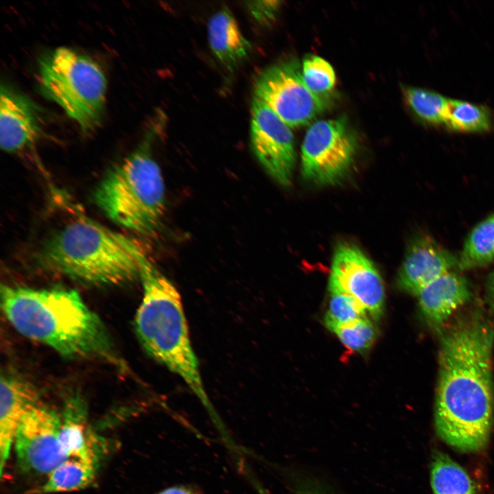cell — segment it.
<instances>
[{
    "instance_id": "484cf974",
    "label": "cell",
    "mask_w": 494,
    "mask_h": 494,
    "mask_svg": "<svg viewBox=\"0 0 494 494\" xmlns=\"http://www.w3.org/2000/svg\"><path fill=\"white\" fill-rule=\"evenodd\" d=\"M281 3L279 1H250L245 2V4L258 23L268 25L275 20Z\"/></svg>"
},
{
    "instance_id": "5b68a950",
    "label": "cell",
    "mask_w": 494,
    "mask_h": 494,
    "mask_svg": "<svg viewBox=\"0 0 494 494\" xmlns=\"http://www.w3.org/2000/svg\"><path fill=\"white\" fill-rule=\"evenodd\" d=\"M154 124L141 145L115 165L94 193L100 210L114 222L141 234L156 231L165 210L161 170L150 150Z\"/></svg>"
},
{
    "instance_id": "7c38bea8",
    "label": "cell",
    "mask_w": 494,
    "mask_h": 494,
    "mask_svg": "<svg viewBox=\"0 0 494 494\" xmlns=\"http://www.w3.org/2000/svg\"><path fill=\"white\" fill-rule=\"evenodd\" d=\"M0 97V146L8 153L31 148L42 133L38 106L27 95L1 83Z\"/></svg>"
},
{
    "instance_id": "ffe728a7",
    "label": "cell",
    "mask_w": 494,
    "mask_h": 494,
    "mask_svg": "<svg viewBox=\"0 0 494 494\" xmlns=\"http://www.w3.org/2000/svg\"><path fill=\"white\" fill-rule=\"evenodd\" d=\"M96 464L78 458H68L49 473L42 493L68 492L87 487L95 478Z\"/></svg>"
},
{
    "instance_id": "7a4b0ae2",
    "label": "cell",
    "mask_w": 494,
    "mask_h": 494,
    "mask_svg": "<svg viewBox=\"0 0 494 494\" xmlns=\"http://www.w3.org/2000/svg\"><path fill=\"white\" fill-rule=\"evenodd\" d=\"M1 303L10 323L26 338L67 357L117 364L107 329L78 292L2 285Z\"/></svg>"
},
{
    "instance_id": "6da1fadb",
    "label": "cell",
    "mask_w": 494,
    "mask_h": 494,
    "mask_svg": "<svg viewBox=\"0 0 494 494\" xmlns=\"http://www.w3.org/2000/svg\"><path fill=\"white\" fill-rule=\"evenodd\" d=\"M494 333L480 323L447 335L439 351L434 425L440 438L462 452L483 449L493 421Z\"/></svg>"
},
{
    "instance_id": "52a82bcc",
    "label": "cell",
    "mask_w": 494,
    "mask_h": 494,
    "mask_svg": "<svg viewBox=\"0 0 494 494\" xmlns=\"http://www.w3.org/2000/svg\"><path fill=\"white\" fill-rule=\"evenodd\" d=\"M357 139L345 117L320 120L307 130L301 148L303 177L318 185H333L349 172Z\"/></svg>"
},
{
    "instance_id": "603a6c76",
    "label": "cell",
    "mask_w": 494,
    "mask_h": 494,
    "mask_svg": "<svg viewBox=\"0 0 494 494\" xmlns=\"http://www.w3.org/2000/svg\"><path fill=\"white\" fill-rule=\"evenodd\" d=\"M330 297L324 316V324L330 331L333 328L367 318L364 308L351 296L336 290H329Z\"/></svg>"
},
{
    "instance_id": "44dd1931",
    "label": "cell",
    "mask_w": 494,
    "mask_h": 494,
    "mask_svg": "<svg viewBox=\"0 0 494 494\" xmlns=\"http://www.w3.org/2000/svg\"><path fill=\"white\" fill-rule=\"evenodd\" d=\"M494 259V214L476 226L469 235L458 265L462 269L484 266Z\"/></svg>"
},
{
    "instance_id": "7402d4cb",
    "label": "cell",
    "mask_w": 494,
    "mask_h": 494,
    "mask_svg": "<svg viewBox=\"0 0 494 494\" xmlns=\"http://www.w3.org/2000/svg\"><path fill=\"white\" fill-rule=\"evenodd\" d=\"M403 95L419 120L430 126H445L449 98L434 91L414 86L405 87Z\"/></svg>"
},
{
    "instance_id": "2e32d148",
    "label": "cell",
    "mask_w": 494,
    "mask_h": 494,
    "mask_svg": "<svg viewBox=\"0 0 494 494\" xmlns=\"http://www.w3.org/2000/svg\"><path fill=\"white\" fill-rule=\"evenodd\" d=\"M210 47L220 63L228 71L236 69L249 56L252 45L244 37L231 12L223 7L208 23Z\"/></svg>"
},
{
    "instance_id": "3957f363",
    "label": "cell",
    "mask_w": 494,
    "mask_h": 494,
    "mask_svg": "<svg viewBox=\"0 0 494 494\" xmlns=\"http://www.w3.org/2000/svg\"><path fill=\"white\" fill-rule=\"evenodd\" d=\"M143 298L134 318L137 338L148 354L184 380L209 410L179 292L148 259L139 255Z\"/></svg>"
},
{
    "instance_id": "d4e9b609",
    "label": "cell",
    "mask_w": 494,
    "mask_h": 494,
    "mask_svg": "<svg viewBox=\"0 0 494 494\" xmlns=\"http://www.w3.org/2000/svg\"><path fill=\"white\" fill-rule=\"evenodd\" d=\"M301 65L303 81L312 93L323 97L333 89L336 74L327 60L316 55H307Z\"/></svg>"
},
{
    "instance_id": "83f0119b",
    "label": "cell",
    "mask_w": 494,
    "mask_h": 494,
    "mask_svg": "<svg viewBox=\"0 0 494 494\" xmlns=\"http://www.w3.org/2000/svg\"><path fill=\"white\" fill-rule=\"evenodd\" d=\"M298 494H328L318 489L305 488L298 493Z\"/></svg>"
},
{
    "instance_id": "cb8c5ba5",
    "label": "cell",
    "mask_w": 494,
    "mask_h": 494,
    "mask_svg": "<svg viewBox=\"0 0 494 494\" xmlns=\"http://www.w3.org/2000/svg\"><path fill=\"white\" fill-rule=\"evenodd\" d=\"M334 333L342 344L351 351H367L376 340L377 332L373 322L362 318L333 328Z\"/></svg>"
},
{
    "instance_id": "5bb4252c",
    "label": "cell",
    "mask_w": 494,
    "mask_h": 494,
    "mask_svg": "<svg viewBox=\"0 0 494 494\" xmlns=\"http://www.w3.org/2000/svg\"><path fill=\"white\" fill-rule=\"evenodd\" d=\"M0 392V457L2 473L19 425L25 415L39 404V394L32 384L10 374L1 375Z\"/></svg>"
},
{
    "instance_id": "277c9868",
    "label": "cell",
    "mask_w": 494,
    "mask_h": 494,
    "mask_svg": "<svg viewBox=\"0 0 494 494\" xmlns=\"http://www.w3.org/2000/svg\"><path fill=\"white\" fill-rule=\"evenodd\" d=\"M142 251L129 238L80 216L51 236L40 252L47 266L93 285H117L139 278Z\"/></svg>"
},
{
    "instance_id": "4fadbf2b",
    "label": "cell",
    "mask_w": 494,
    "mask_h": 494,
    "mask_svg": "<svg viewBox=\"0 0 494 494\" xmlns=\"http://www.w3.org/2000/svg\"><path fill=\"white\" fill-rule=\"evenodd\" d=\"M456 263L450 253L428 237L416 239L409 247L397 275V285L417 296L427 285L451 272Z\"/></svg>"
},
{
    "instance_id": "d6986e66",
    "label": "cell",
    "mask_w": 494,
    "mask_h": 494,
    "mask_svg": "<svg viewBox=\"0 0 494 494\" xmlns=\"http://www.w3.org/2000/svg\"><path fill=\"white\" fill-rule=\"evenodd\" d=\"M444 126L457 132L488 131L494 126V117L486 106L449 98Z\"/></svg>"
},
{
    "instance_id": "30bf717a",
    "label": "cell",
    "mask_w": 494,
    "mask_h": 494,
    "mask_svg": "<svg viewBox=\"0 0 494 494\" xmlns=\"http://www.w3.org/2000/svg\"><path fill=\"white\" fill-rule=\"evenodd\" d=\"M250 143L268 174L279 184L289 185L296 162L294 134L289 126L255 97L251 108Z\"/></svg>"
},
{
    "instance_id": "e0dca14e",
    "label": "cell",
    "mask_w": 494,
    "mask_h": 494,
    "mask_svg": "<svg viewBox=\"0 0 494 494\" xmlns=\"http://www.w3.org/2000/svg\"><path fill=\"white\" fill-rule=\"evenodd\" d=\"M80 404L71 403L66 408L59 432L60 446L69 458L96 464L97 454L86 432Z\"/></svg>"
},
{
    "instance_id": "9c48e42d",
    "label": "cell",
    "mask_w": 494,
    "mask_h": 494,
    "mask_svg": "<svg viewBox=\"0 0 494 494\" xmlns=\"http://www.w3.org/2000/svg\"><path fill=\"white\" fill-rule=\"evenodd\" d=\"M61 424L56 412L40 403L25 415L14 441L23 471L49 474L68 459L59 441Z\"/></svg>"
},
{
    "instance_id": "4316f807",
    "label": "cell",
    "mask_w": 494,
    "mask_h": 494,
    "mask_svg": "<svg viewBox=\"0 0 494 494\" xmlns=\"http://www.w3.org/2000/svg\"><path fill=\"white\" fill-rule=\"evenodd\" d=\"M158 494H198L191 489L183 487V486H175L167 489Z\"/></svg>"
},
{
    "instance_id": "9a60e30c",
    "label": "cell",
    "mask_w": 494,
    "mask_h": 494,
    "mask_svg": "<svg viewBox=\"0 0 494 494\" xmlns=\"http://www.w3.org/2000/svg\"><path fill=\"white\" fill-rule=\"evenodd\" d=\"M466 281L449 272L425 286L417 294L424 316L434 324H442L469 297Z\"/></svg>"
},
{
    "instance_id": "ba28073f",
    "label": "cell",
    "mask_w": 494,
    "mask_h": 494,
    "mask_svg": "<svg viewBox=\"0 0 494 494\" xmlns=\"http://www.w3.org/2000/svg\"><path fill=\"white\" fill-rule=\"evenodd\" d=\"M254 97L264 102L290 128L309 124L326 108L323 97L305 85L297 59L277 62L258 76Z\"/></svg>"
},
{
    "instance_id": "8992f818",
    "label": "cell",
    "mask_w": 494,
    "mask_h": 494,
    "mask_svg": "<svg viewBox=\"0 0 494 494\" xmlns=\"http://www.w3.org/2000/svg\"><path fill=\"white\" fill-rule=\"evenodd\" d=\"M42 93L58 104L89 133L100 125L106 103L107 81L99 64L67 47H57L38 61Z\"/></svg>"
},
{
    "instance_id": "8fae6325",
    "label": "cell",
    "mask_w": 494,
    "mask_h": 494,
    "mask_svg": "<svg viewBox=\"0 0 494 494\" xmlns=\"http://www.w3.org/2000/svg\"><path fill=\"white\" fill-rule=\"evenodd\" d=\"M329 290L351 296L374 319L383 314L385 289L382 278L373 262L355 246L341 244L336 248Z\"/></svg>"
},
{
    "instance_id": "ac0fdd59",
    "label": "cell",
    "mask_w": 494,
    "mask_h": 494,
    "mask_svg": "<svg viewBox=\"0 0 494 494\" xmlns=\"http://www.w3.org/2000/svg\"><path fill=\"white\" fill-rule=\"evenodd\" d=\"M430 482L434 494H475L467 472L447 454L435 451L430 464Z\"/></svg>"
}]
</instances>
